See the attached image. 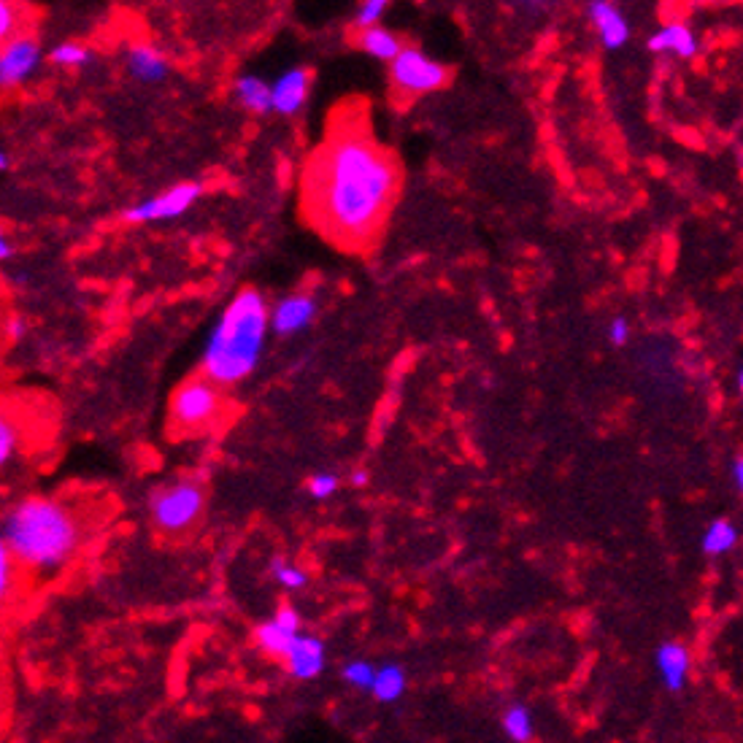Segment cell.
<instances>
[{
    "label": "cell",
    "mask_w": 743,
    "mask_h": 743,
    "mask_svg": "<svg viewBox=\"0 0 743 743\" xmlns=\"http://www.w3.org/2000/svg\"><path fill=\"white\" fill-rule=\"evenodd\" d=\"M398 195V160L371 136L363 119H341L330 127L303 176L306 217L344 249L371 244Z\"/></svg>",
    "instance_id": "cell-1"
},
{
    "label": "cell",
    "mask_w": 743,
    "mask_h": 743,
    "mask_svg": "<svg viewBox=\"0 0 743 743\" xmlns=\"http://www.w3.org/2000/svg\"><path fill=\"white\" fill-rule=\"evenodd\" d=\"M271 306L260 290L244 287L238 290L217 325L211 327L209 341L200 360V376L214 381L222 390L238 387L257 371L263 360L265 341L271 330Z\"/></svg>",
    "instance_id": "cell-2"
},
{
    "label": "cell",
    "mask_w": 743,
    "mask_h": 743,
    "mask_svg": "<svg viewBox=\"0 0 743 743\" xmlns=\"http://www.w3.org/2000/svg\"><path fill=\"white\" fill-rule=\"evenodd\" d=\"M82 544V522L63 500L28 495L3 517V546L33 573H55L71 562Z\"/></svg>",
    "instance_id": "cell-3"
},
{
    "label": "cell",
    "mask_w": 743,
    "mask_h": 743,
    "mask_svg": "<svg viewBox=\"0 0 743 743\" xmlns=\"http://www.w3.org/2000/svg\"><path fill=\"white\" fill-rule=\"evenodd\" d=\"M206 487L195 476H176L157 484L149 495V517L168 538L190 535L206 514Z\"/></svg>",
    "instance_id": "cell-4"
},
{
    "label": "cell",
    "mask_w": 743,
    "mask_h": 743,
    "mask_svg": "<svg viewBox=\"0 0 743 743\" xmlns=\"http://www.w3.org/2000/svg\"><path fill=\"white\" fill-rule=\"evenodd\" d=\"M225 395L222 387L206 376L184 381L171 398V425L182 433H203L222 419L225 414Z\"/></svg>",
    "instance_id": "cell-5"
},
{
    "label": "cell",
    "mask_w": 743,
    "mask_h": 743,
    "mask_svg": "<svg viewBox=\"0 0 743 743\" xmlns=\"http://www.w3.org/2000/svg\"><path fill=\"white\" fill-rule=\"evenodd\" d=\"M449 79L452 71L414 44H408L390 63V87L398 100H417L444 90Z\"/></svg>",
    "instance_id": "cell-6"
},
{
    "label": "cell",
    "mask_w": 743,
    "mask_h": 743,
    "mask_svg": "<svg viewBox=\"0 0 743 743\" xmlns=\"http://www.w3.org/2000/svg\"><path fill=\"white\" fill-rule=\"evenodd\" d=\"M203 182L190 179V182H179L168 187L165 192L155 195V198H146L141 203H133L122 211V219L127 225H146V222H168V219H179L182 214L203 198Z\"/></svg>",
    "instance_id": "cell-7"
},
{
    "label": "cell",
    "mask_w": 743,
    "mask_h": 743,
    "mask_svg": "<svg viewBox=\"0 0 743 743\" xmlns=\"http://www.w3.org/2000/svg\"><path fill=\"white\" fill-rule=\"evenodd\" d=\"M44 60L41 44L28 33H17L0 49V84L3 87H19L38 71Z\"/></svg>",
    "instance_id": "cell-8"
},
{
    "label": "cell",
    "mask_w": 743,
    "mask_h": 743,
    "mask_svg": "<svg viewBox=\"0 0 743 743\" xmlns=\"http://www.w3.org/2000/svg\"><path fill=\"white\" fill-rule=\"evenodd\" d=\"M317 319V298L309 292H295L281 298L271 311V330L279 338H290L303 333Z\"/></svg>",
    "instance_id": "cell-9"
},
{
    "label": "cell",
    "mask_w": 743,
    "mask_h": 743,
    "mask_svg": "<svg viewBox=\"0 0 743 743\" xmlns=\"http://www.w3.org/2000/svg\"><path fill=\"white\" fill-rule=\"evenodd\" d=\"M311 84H314V73L306 65H295V68L279 73V79L273 82V111L279 117L300 114L311 95Z\"/></svg>",
    "instance_id": "cell-10"
},
{
    "label": "cell",
    "mask_w": 743,
    "mask_h": 743,
    "mask_svg": "<svg viewBox=\"0 0 743 743\" xmlns=\"http://www.w3.org/2000/svg\"><path fill=\"white\" fill-rule=\"evenodd\" d=\"M654 668L660 673L662 687L679 695L689 684V673H692V652L687 644L681 641H662L654 649Z\"/></svg>",
    "instance_id": "cell-11"
},
{
    "label": "cell",
    "mask_w": 743,
    "mask_h": 743,
    "mask_svg": "<svg viewBox=\"0 0 743 743\" xmlns=\"http://www.w3.org/2000/svg\"><path fill=\"white\" fill-rule=\"evenodd\" d=\"M284 668L292 679L311 681L322 676L327 668V646L322 638L309 633H300L292 644L290 654L284 657Z\"/></svg>",
    "instance_id": "cell-12"
},
{
    "label": "cell",
    "mask_w": 743,
    "mask_h": 743,
    "mask_svg": "<svg viewBox=\"0 0 743 743\" xmlns=\"http://www.w3.org/2000/svg\"><path fill=\"white\" fill-rule=\"evenodd\" d=\"M587 17L592 22V28L598 30L600 44L606 49H622L630 41V22H627L617 3L592 0L587 6Z\"/></svg>",
    "instance_id": "cell-13"
},
{
    "label": "cell",
    "mask_w": 743,
    "mask_h": 743,
    "mask_svg": "<svg viewBox=\"0 0 743 743\" xmlns=\"http://www.w3.org/2000/svg\"><path fill=\"white\" fill-rule=\"evenodd\" d=\"M125 65L127 73L138 79V82L146 84H155L163 82L165 76H168V57L163 55V49H157L155 44H133L127 49L125 55Z\"/></svg>",
    "instance_id": "cell-14"
},
{
    "label": "cell",
    "mask_w": 743,
    "mask_h": 743,
    "mask_svg": "<svg viewBox=\"0 0 743 743\" xmlns=\"http://www.w3.org/2000/svg\"><path fill=\"white\" fill-rule=\"evenodd\" d=\"M646 46H649V52H654V55L671 52V55L681 57V60H689V57L698 55L700 41L698 36L692 33L689 25H684V22H671V25H665V28L657 30V33L646 41Z\"/></svg>",
    "instance_id": "cell-15"
},
{
    "label": "cell",
    "mask_w": 743,
    "mask_h": 743,
    "mask_svg": "<svg viewBox=\"0 0 743 743\" xmlns=\"http://www.w3.org/2000/svg\"><path fill=\"white\" fill-rule=\"evenodd\" d=\"M352 41L360 52L376 57V60H381V63H387V65H390L392 60H395V57H398L400 52L408 46L406 41L395 33V30L384 28V25H379V28H368V30H354Z\"/></svg>",
    "instance_id": "cell-16"
},
{
    "label": "cell",
    "mask_w": 743,
    "mask_h": 743,
    "mask_svg": "<svg viewBox=\"0 0 743 743\" xmlns=\"http://www.w3.org/2000/svg\"><path fill=\"white\" fill-rule=\"evenodd\" d=\"M236 98L249 114L265 117L273 111V84L265 82L263 76H238Z\"/></svg>",
    "instance_id": "cell-17"
},
{
    "label": "cell",
    "mask_w": 743,
    "mask_h": 743,
    "mask_svg": "<svg viewBox=\"0 0 743 743\" xmlns=\"http://www.w3.org/2000/svg\"><path fill=\"white\" fill-rule=\"evenodd\" d=\"M295 638L298 635L284 630L276 619H268V622H260L254 627V644L265 657H273V660L284 662V657L290 654L292 644H295Z\"/></svg>",
    "instance_id": "cell-18"
},
{
    "label": "cell",
    "mask_w": 743,
    "mask_h": 743,
    "mask_svg": "<svg viewBox=\"0 0 743 743\" xmlns=\"http://www.w3.org/2000/svg\"><path fill=\"white\" fill-rule=\"evenodd\" d=\"M408 687V676L406 671L400 668L398 662H387L376 671V681H373L371 695L379 703H398L403 695H406Z\"/></svg>",
    "instance_id": "cell-19"
},
{
    "label": "cell",
    "mask_w": 743,
    "mask_h": 743,
    "mask_svg": "<svg viewBox=\"0 0 743 743\" xmlns=\"http://www.w3.org/2000/svg\"><path fill=\"white\" fill-rule=\"evenodd\" d=\"M738 527L730 522V519H714L711 525L706 527V533L700 538V549L708 557H722V554L733 552L738 546Z\"/></svg>",
    "instance_id": "cell-20"
},
{
    "label": "cell",
    "mask_w": 743,
    "mask_h": 743,
    "mask_svg": "<svg viewBox=\"0 0 743 743\" xmlns=\"http://www.w3.org/2000/svg\"><path fill=\"white\" fill-rule=\"evenodd\" d=\"M503 733H506L508 741L514 743H530L535 735V722H533V711L525 706V703H511V706L503 711Z\"/></svg>",
    "instance_id": "cell-21"
},
{
    "label": "cell",
    "mask_w": 743,
    "mask_h": 743,
    "mask_svg": "<svg viewBox=\"0 0 743 743\" xmlns=\"http://www.w3.org/2000/svg\"><path fill=\"white\" fill-rule=\"evenodd\" d=\"M46 60L52 65H60V68H87L95 60V52L90 46L76 44V41H63V44L49 49Z\"/></svg>",
    "instance_id": "cell-22"
},
{
    "label": "cell",
    "mask_w": 743,
    "mask_h": 743,
    "mask_svg": "<svg viewBox=\"0 0 743 743\" xmlns=\"http://www.w3.org/2000/svg\"><path fill=\"white\" fill-rule=\"evenodd\" d=\"M271 576L281 589H290V592L306 589V584H309V573L303 571L300 565H295V562L284 560V557H273Z\"/></svg>",
    "instance_id": "cell-23"
},
{
    "label": "cell",
    "mask_w": 743,
    "mask_h": 743,
    "mask_svg": "<svg viewBox=\"0 0 743 743\" xmlns=\"http://www.w3.org/2000/svg\"><path fill=\"white\" fill-rule=\"evenodd\" d=\"M376 671H379V668H373L368 660H349L344 668H341V679H344L349 687L368 689V692H371L373 681H376Z\"/></svg>",
    "instance_id": "cell-24"
},
{
    "label": "cell",
    "mask_w": 743,
    "mask_h": 743,
    "mask_svg": "<svg viewBox=\"0 0 743 743\" xmlns=\"http://www.w3.org/2000/svg\"><path fill=\"white\" fill-rule=\"evenodd\" d=\"M390 9L387 0H365L360 3V9L354 14V30H368V28H379L384 11Z\"/></svg>",
    "instance_id": "cell-25"
},
{
    "label": "cell",
    "mask_w": 743,
    "mask_h": 743,
    "mask_svg": "<svg viewBox=\"0 0 743 743\" xmlns=\"http://www.w3.org/2000/svg\"><path fill=\"white\" fill-rule=\"evenodd\" d=\"M338 476L330 471H319L314 473L309 481H306V492H309L314 500H327L333 498L338 492Z\"/></svg>",
    "instance_id": "cell-26"
},
{
    "label": "cell",
    "mask_w": 743,
    "mask_h": 743,
    "mask_svg": "<svg viewBox=\"0 0 743 743\" xmlns=\"http://www.w3.org/2000/svg\"><path fill=\"white\" fill-rule=\"evenodd\" d=\"M19 449V430L17 422H11L9 417L0 419V465H9L11 457Z\"/></svg>",
    "instance_id": "cell-27"
},
{
    "label": "cell",
    "mask_w": 743,
    "mask_h": 743,
    "mask_svg": "<svg viewBox=\"0 0 743 743\" xmlns=\"http://www.w3.org/2000/svg\"><path fill=\"white\" fill-rule=\"evenodd\" d=\"M19 562L11 557L6 546H0V595L9 598L11 595V581H17Z\"/></svg>",
    "instance_id": "cell-28"
},
{
    "label": "cell",
    "mask_w": 743,
    "mask_h": 743,
    "mask_svg": "<svg viewBox=\"0 0 743 743\" xmlns=\"http://www.w3.org/2000/svg\"><path fill=\"white\" fill-rule=\"evenodd\" d=\"M273 619H276L284 630H290V633L295 635L303 633V617H300V611L295 606H287V603H284V606L276 608Z\"/></svg>",
    "instance_id": "cell-29"
},
{
    "label": "cell",
    "mask_w": 743,
    "mask_h": 743,
    "mask_svg": "<svg viewBox=\"0 0 743 743\" xmlns=\"http://www.w3.org/2000/svg\"><path fill=\"white\" fill-rule=\"evenodd\" d=\"M14 30H17V9L11 6L9 0H3L0 3V38L9 41L11 36H17Z\"/></svg>",
    "instance_id": "cell-30"
},
{
    "label": "cell",
    "mask_w": 743,
    "mask_h": 743,
    "mask_svg": "<svg viewBox=\"0 0 743 743\" xmlns=\"http://www.w3.org/2000/svg\"><path fill=\"white\" fill-rule=\"evenodd\" d=\"M30 333V322L22 314H11L9 319H6V338L9 341H14V344H19V341H25Z\"/></svg>",
    "instance_id": "cell-31"
},
{
    "label": "cell",
    "mask_w": 743,
    "mask_h": 743,
    "mask_svg": "<svg viewBox=\"0 0 743 743\" xmlns=\"http://www.w3.org/2000/svg\"><path fill=\"white\" fill-rule=\"evenodd\" d=\"M630 322H627L625 317H617V319H611V325H608V341L614 346H625L627 341H630Z\"/></svg>",
    "instance_id": "cell-32"
},
{
    "label": "cell",
    "mask_w": 743,
    "mask_h": 743,
    "mask_svg": "<svg viewBox=\"0 0 743 743\" xmlns=\"http://www.w3.org/2000/svg\"><path fill=\"white\" fill-rule=\"evenodd\" d=\"M730 473H733L735 490L741 492V498H743V454H738V457H735L733 465H730Z\"/></svg>",
    "instance_id": "cell-33"
},
{
    "label": "cell",
    "mask_w": 743,
    "mask_h": 743,
    "mask_svg": "<svg viewBox=\"0 0 743 743\" xmlns=\"http://www.w3.org/2000/svg\"><path fill=\"white\" fill-rule=\"evenodd\" d=\"M11 257H14V244H11V238L0 236V260L6 263V260H11Z\"/></svg>",
    "instance_id": "cell-34"
},
{
    "label": "cell",
    "mask_w": 743,
    "mask_h": 743,
    "mask_svg": "<svg viewBox=\"0 0 743 743\" xmlns=\"http://www.w3.org/2000/svg\"><path fill=\"white\" fill-rule=\"evenodd\" d=\"M352 484L354 487H365V484H368V471H365V468H357V471L352 473Z\"/></svg>",
    "instance_id": "cell-35"
},
{
    "label": "cell",
    "mask_w": 743,
    "mask_h": 743,
    "mask_svg": "<svg viewBox=\"0 0 743 743\" xmlns=\"http://www.w3.org/2000/svg\"><path fill=\"white\" fill-rule=\"evenodd\" d=\"M9 168H11V157H9V152L3 149V152H0V171L6 173V171H9Z\"/></svg>",
    "instance_id": "cell-36"
},
{
    "label": "cell",
    "mask_w": 743,
    "mask_h": 743,
    "mask_svg": "<svg viewBox=\"0 0 743 743\" xmlns=\"http://www.w3.org/2000/svg\"><path fill=\"white\" fill-rule=\"evenodd\" d=\"M738 392H741V398H743V368L738 371Z\"/></svg>",
    "instance_id": "cell-37"
}]
</instances>
